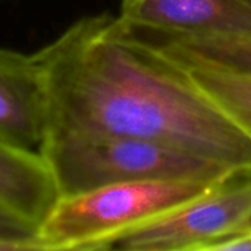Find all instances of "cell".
<instances>
[{
	"mask_svg": "<svg viewBox=\"0 0 251 251\" xmlns=\"http://www.w3.org/2000/svg\"><path fill=\"white\" fill-rule=\"evenodd\" d=\"M35 56L47 88V134L137 137L251 172L250 134L116 15L75 21Z\"/></svg>",
	"mask_w": 251,
	"mask_h": 251,
	"instance_id": "1",
	"label": "cell"
},
{
	"mask_svg": "<svg viewBox=\"0 0 251 251\" xmlns=\"http://www.w3.org/2000/svg\"><path fill=\"white\" fill-rule=\"evenodd\" d=\"M40 154L60 197L132 181L222 184L243 175L219 162L157 141L103 132H49Z\"/></svg>",
	"mask_w": 251,
	"mask_h": 251,
	"instance_id": "2",
	"label": "cell"
},
{
	"mask_svg": "<svg viewBox=\"0 0 251 251\" xmlns=\"http://www.w3.org/2000/svg\"><path fill=\"white\" fill-rule=\"evenodd\" d=\"M218 185L201 181H132L62 196L38 226V238L43 251L113 250L131 232Z\"/></svg>",
	"mask_w": 251,
	"mask_h": 251,
	"instance_id": "3",
	"label": "cell"
},
{
	"mask_svg": "<svg viewBox=\"0 0 251 251\" xmlns=\"http://www.w3.org/2000/svg\"><path fill=\"white\" fill-rule=\"evenodd\" d=\"M250 213L251 172L138 228L113 250L204 251L215 240L238 229Z\"/></svg>",
	"mask_w": 251,
	"mask_h": 251,
	"instance_id": "4",
	"label": "cell"
},
{
	"mask_svg": "<svg viewBox=\"0 0 251 251\" xmlns=\"http://www.w3.org/2000/svg\"><path fill=\"white\" fill-rule=\"evenodd\" d=\"M47 129V88L35 53L0 47V140L40 153Z\"/></svg>",
	"mask_w": 251,
	"mask_h": 251,
	"instance_id": "5",
	"label": "cell"
},
{
	"mask_svg": "<svg viewBox=\"0 0 251 251\" xmlns=\"http://www.w3.org/2000/svg\"><path fill=\"white\" fill-rule=\"evenodd\" d=\"M118 19L151 35L251 31L249 0H118Z\"/></svg>",
	"mask_w": 251,
	"mask_h": 251,
	"instance_id": "6",
	"label": "cell"
},
{
	"mask_svg": "<svg viewBox=\"0 0 251 251\" xmlns=\"http://www.w3.org/2000/svg\"><path fill=\"white\" fill-rule=\"evenodd\" d=\"M60 193L40 153L16 149L0 140V206L16 218L38 226Z\"/></svg>",
	"mask_w": 251,
	"mask_h": 251,
	"instance_id": "7",
	"label": "cell"
},
{
	"mask_svg": "<svg viewBox=\"0 0 251 251\" xmlns=\"http://www.w3.org/2000/svg\"><path fill=\"white\" fill-rule=\"evenodd\" d=\"M157 49L182 65L196 84L251 135V75L162 47Z\"/></svg>",
	"mask_w": 251,
	"mask_h": 251,
	"instance_id": "8",
	"label": "cell"
},
{
	"mask_svg": "<svg viewBox=\"0 0 251 251\" xmlns=\"http://www.w3.org/2000/svg\"><path fill=\"white\" fill-rule=\"evenodd\" d=\"M137 34L165 50L251 75V31H224L187 35Z\"/></svg>",
	"mask_w": 251,
	"mask_h": 251,
	"instance_id": "9",
	"label": "cell"
},
{
	"mask_svg": "<svg viewBox=\"0 0 251 251\" xmlns=\"http://www.w3.org/2000/svg\"><path fill=\"white\" fill-rule=\"evenodd\" d=\"M43 250L38 229L0 206V251Z\"/></svg>",
	"mask_w": 251,
	"mask_h": 251,
	"instance_id": "10",
	"label": "cell"
},
{
	"mask_svg": "<svg viewBox=\"0 0 251 251\" xmlns=\"http://www.w3.org/2000/svg\"><path fill=\"white\" fill-rule=\"evenodd\" d=\"M204 251H251V231H232L210 243Z\"/></svg>",
	"mask_w": 251,
	"mask_h": 251,
	"instance_id": "11",
	"label": "cell"
},
{
	"mask_svg": "<svg viewBox=\"0 0 251 251\" xmlns=\"http://www.w3.org/2000/svg\"><path fill=\"white\" fill-rule=\"evenodd\" d=\"M249 1H250V3H251V0H249Z\"/></svg>",
	"mask_w": 251,
	"mask_h": 251,
	"instance_id": "12",
	"label": "cell"
}]
</instances>
